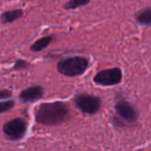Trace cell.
Wrapping results in <instances>:
<instances>
[{
    "label": "cell",
    "instance_id": "6da1fadb",
    "mask_svg": "<svg viewBox=\"0 0 151 151\" xmlns=\"http://www.w3.org/2000/svg\"><path fill=\"white\" fill-rule=\"evenodd\" d=\"M69 109L63 102L41 104L35 111V119L38 124L43 126H56L66 120Z\"/></svg>",
    "mask_w": 151,
    "mask_h": 151
},
{
    "label": "cell",
    "instance_id": "7a4b0ae2",
    "mask_svg": "<svg viewBox=\"0 0 151 151\" xmlns=\"http://www.w3.org/2000/svg\"><path fill=\"white\" fill-rule=\"evenodd\" d=\"M89 61L85 57L75 56L64 58L57 65V70L62 75L75 77L83 74L88 69Z\"/></svg>",
    "mask_w": 151,
    "mask_h": 151
},
{
    "label": "cell",
    "instance_id": "3957f363",
    "mask_svg": "<svg viewBox=\"0 0 151 151\" xmlns=\"http://www.w3.org/2000/svg\"><path fill=\"white\" fill-rule=\"evenodd\" d=\"M3 133L5 138L12 142H18L24 138L27 130V123L22 118H15L3 126Z\"/></svg>",
    "mask_w": 151,
    "mask_h": 151
},
{
    "label": "cell",
    "instance_id": "277c9868",
    "mask_svg": "<svg viewBox=\"0 0 151 151\" xmlns=\"http://www.w3.org/2000/svg\"><path fill=\"white\" fill-rule=\"evenodd\" d=\"M73 100L76 107L86 114H96L101 109L102 102L100 98L89 94H79L74 97Z\"/></svg>",
    "mask_w": 151,
    "mask_h": 151
},
{
    "label": "cell",
    "instance_id": "5b68a950",
    "mask_svg": "<svg viewBox=\"0 0 151 151\" xmlns=\"http://www.w3.org/2000/svg\"><path fill=\"white\" fill-rule=\"evenodd\" d=\"M122 81L121 69L115 67L100 71L95 77L94 81L101 86H114Z\"/></svg>",
    "mask_w": 151,
    "mask_h": 151
},
{
    "label": "cell",
    "instance_id": "8992f818",
    "mask_svg": "<svg viewBox=\"0 0 151 151\" xmlns=\"http://www.w3.org/2000/svg\"><path fill=\"white\" fill-rule=\"evenodd\" d=\"M44 88L41 85H34L23 89L19 95V98L22 103H35L42 99L44 96Z\"/></svg>",
    "mask_w": 151,
    "mask_h": 151
},
{
    "label": "cell",
    "instance_id": "52a82bcc",
    "mask_svg": "<svg viewBox=\"0 0 151 151\" xmlns=\"http://www.w3.org/2000/svg\"><path fill=\"white\" fill-rule=\"evenodd\" d=\"M115 109L120 118L126 121L134 122L138 119L139 115L137 111L132 106V104L125 100L119 101L115 105Z\"/></svg>",
    "mask_w": 151,
    "mask_h": 151
},
{
    "label": "cell",
    "instance_id": "ba28073f",
    "mask_svg": "<svg viewBox=\"0 0 151 151\" xmlns=\"http://www.w3.org/2000/svg\"><path fill=\"white\" fill-rule=\"evenodd\" d=\"M24 15V12L22 9H14L5 11L0 15V21L2 24H9L12 23L15 20L22 18Z\"/></svg>",
    "mask_w": 151,
    "mask_h": 151
},
{
    "label": "cell",
    "instance_id": "9c48e42d",
    "mask_svg": "<svg viewBox=\"0 0 151 151\" xmlns=\"http://www.w3.org/2000/svg\"><path fill=\"white\" fill-rule=\"evenodd\" d=\"M52 40H53L52 35H46L44 37H42L38 40H36L30 46V50L34 52H40L42 50H44L45 48H47L50 44Z\"/></svg>",
    "mask_w": 151,
    "mask_h": 151
},
{
    "label": "cell",
    "instance_id": "30bf717a",
    "mask_svg": "<svg viewBox=\"0 0 151 151\" xmlns=\"http://www.w3.org/2000/svg\"><path fill=\"white\" fill-rule=\"evenodd\" d=\"M135 19L142 26H151V7L139 11L135 15Z\"/></svg>",
    "mask_w": 151,
    "mask_h": 151
},
{
    "label": "cell",
    "instance_id": "8fae6325",
    "mask_svg": "<svg viewBox=\"0 0 151 151\" xmlns=\"http://www.w3.org/2000/svg\"><path fill=\"white\" fill-rule=\"evenodd\" d=\"M88 3H89V1H88V0H71L64 4V8L65 10H73V9H76L81 6L87 5Z\"/></svg>",
    "mask_w": 151,
    "mask_h": 151
},
{
    "label": "cell",
    "instance_id": "7c38bea8",
    "mask_svg": "<svg viewBox=\"0 0 151 151\" xmlns=\"http://www.w3.org/2000/svg\"><path fill=\"white\" fill-rule=\"evenodd\" d=\"M15 106V101L9 99L6 101H0V113L7 112Z\"/></svg>",
    "mask_w": 151,
    "mask_h": 151
},
{
    "label": "cell",
    "instance_id": "4fadbf2b",
    "mask_svg": "<svg viewBox=\"0 0 151 151\" xmlns=\"http://www.w3.org/2000/svg\"><path fill=\"white\" fill-rule=\"evenodd\" d=\"M31 64L24 59H21V58H19L17 59L15 62H14V65H13V67L12 69L14 71H21V70H25V69H27L28 67H30Z\"/></svg>",
    "mask_w": 151,
    "mask_h": 151
},
{
    "label": "cell",
    "instance_id": "5bb4252c",
    "mask_svg": "<svg viewBox=\"0 0 151 151\" xmlns=\"http://www.w3.org/2000/svg\"><path fill=\"white\" fill-rule=\"evenodd\" d=\"M12 96V92L9 89H1L0 90V99H9Z\"/></svg>",
    "mask_w": 151,
    "mask_h": 151
}]
</instances>
